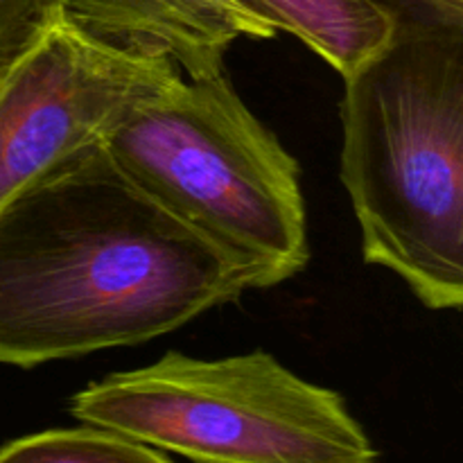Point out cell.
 Wrapping results in <instances>:
<instances>
[{
    "label": "cell",
    "instance_id": "cell-1",
    "mask_svg": "<svg viewBox=\"0 0 463 463\" xmlns=\"http://www.w3.org/2000/svg\"><path fill=\"white\" fill-rule=\"evenodd\" d=\"M249 289L104 143L0 203V366L147 344Z\"/></svg>",
    "mask_w": 463,
    "mask_h": 463
},
{
    "label": "cell",
    "instance_id": "cell-9",
    "mask_svg": "<svg viewBox=\"0 0 463 463\" xmlns=\"http://www.w3.org/2000/svg\"><path fill=\"white\" fill-rule=\"evenodd\" d=\"M61 14V0H0V71L16 61Z\"/></svg>",
    "mask_w": 463,
    "mask_h": 463
},
{
    "label": "cell",
    "instance_id": "cell-7",
    "mask_svg": "<svg viewBox=\"0 0 463 463\" xmlns=\"http://www.w3.org/2000/svg\"><path fill=\"white\" fill-rule=\"evenodd\" d=\"M279 32L297 36L335 72L353 75L396 36V23L373 0H253Z\"/></svg>",
    "mask_w": 463,
    "mask_h": 463
},
{
    "label": "cell",
    "instance_id": "cell-10",
    "mask_svg": "<svg viewBox=\"0 0 463 463\" xmlns=\"http://www.w3.org/2000/svg\"><path fill=\"white\" fill-rule=\"evenodd\" d=\"M396 32H463V0H373Z\"/></svg>",
    "mask_w": 463,
    "mask_h": 463
},
{
    "label": "cell",
    "instance_id": "cell-8",
    "mask_svg": "<svg viewBox=\"0 0 463 463\" xmlns=\"http://www.w3.org/2000/svg\"><path fill=\"white\" fill-rule=\"evenodd\" d=\"M0 463H176L152 446L81 423L25 434L0 446Z\"/></svg>",
    "mask_w": 463,
    "mask_h": 463
},
{
    "label": "cell",
    "instance_id": "cell-2",
    "mask_svg": "<svg viewBox=\"0 0 463 463\" xmlns=\"http://www.w3.org/2000/svg\"><path fill=\"white\" fill-rule=\"evenodd\" d=\"M339 179L362 256L428 310L463 306V32H396L344 77Z\"/></svg>",
    "mask_w": 463,
    "mask_h": 463
},
{
    "label": "cell",
    "instance_id": "cell-4",
    "mask_svg": "<svg viewBox=\"0 0 463 463\" xmlns=\"http://www.w3.org/2000/svg\"><path fill=\"white\" fill-rule=\"evenodd\" d=\"M68 414L193 463H375L378 450L339 392L265 351H167L68 401Z\"/></svg>",
    "mask_w": 463,
    "mask_h": 463
},
{
    "label": "cell",
    "instance_id": "cell-5",
    "mask_svg": "<svg viewBox=\"0 0 463 463\" xmlns=\"http://www.w3.org/2000/svg\"><path fill=\"white\" fill-rule=\"evenodd\" d=\"M179 75L167 57L118 48L59 14L0 80V203L102 145Z\"/></svg>",
    "mask_w": 463,
    "mask_h": 463
},
{
    "label": "cell",
    "instance_id": "cell-6",
    "mask_svg": "<svg viewBox=\"0 0 463 463\" xmlns=\"http://www.w3.org/2000/svg\"><path fill=\"white\" fill-rule=\"evenodd\" d=\"M61 12L107 43L167 57L184 77L226 71L235 41L279 34L253 0H61Z\"/></svg>",
    "mask_w": 463,
    "mask_h": 463
},
{
    "label": "cell",
    "instance_id": "cell-11",
    "mask_svg": "<svg viewBox=\"0 0 463 463\" xmlns=\"http://www.w3.org/2000/svg\"><path fill=\"white\" fill-rule=\"evenodd\" d=\"M9 66H12V63H9ZM9 66H7V68H3V71H0V80H3V77H5V72L9 71Z\"/></svg>",
    "mask_w": 463,
    "mask_h": 463
},
{
    "label": "cell",
    "instance_id": "cell-3",
    "mask_svg": "<svg viewBox=\"0 0 463 463\" xmlns=\"http://www.w3.org/2000/svg\"><path fill=\"white\" fill-rule=\"evenodd\" d=\"M104 147L251 289L276 288L307 267L301 167L226 71L167 81L136 104Z\"/></svg>",
    "mask_w": 463,
    "mask_h": 463
}]
</instances>
